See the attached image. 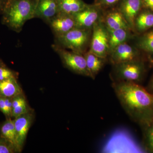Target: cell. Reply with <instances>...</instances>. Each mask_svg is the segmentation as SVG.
Segmentation results:
<instances>
[{"label": "cell", "mask_w": 153, "mask_h": 153, "mask_svg": "<svg viewBox=\"0 0 153 153\" xmlns=\"http://www.w3.org/2000/svg\"><path fill=\"white\" fill-rule=\"evenodd\" d=\"M115 94L129 117L143 126L153 118V94L141 84L112 82Z\"/></svg>", "instance_id": "1"}, {"label": "cell", "mask_w": 153, "mask_h": 153, "mask_svg": "<svg viewBox=\"0 0 153 153\" xmlns=\"http://www.w3.org/2000/svg\"><path fill=\"white\" fill-rule=\"evenodd\" d=\"M147 71L142 58L112 65L110 74L112 82H129L141 84Z\"/></svg>", "instance_id": "3"}, {"label": "cell", "mask_w": 153, "mask_h": 153, "mask_svg": "<svg viewBox=\"0 0 153 153\" xmlns=\"http://www.w3.org/2000/svg\"><path fill=\"white\" fill-rule=\"evenodd\" d=\"M22 94L23 91L17 82L16 77L0 81L1 96L13 98Z\"/></svg>", "instance_id": "18"}, {"label": "cell", "mask_w": 153, "mask_h": 153, "mask_svg": "<svg viewBox=\"0 0 153 153\" xmlns=\"http://www.w3.org/2000/svg\"><path fill=\"white\" fill-rule=\"evenodd\" d=\"M143 8L148 9L153 12V0H142Z\"/></svg>", "instance_id": "28"}, {"label": "cell", "mask_w": 153, "mask_h": 153, "mask_svg": "<svg viewBox=\"0 0 153 153\" xmlns=\"http://www.w3.org/2000/svg\"><path fill=\"white\" fill-rule=\"evenodd\" d=\"M13 77H15L13 71L4 66H0V81Z\"/></svg>", "instance_id": "25"}, {"label": "cell", "mask_w": 153, "mask_h": 153, "mask_svg": "<svg viewBox=\"0 0 153 153\" xmlns=\"http://www.w3.org/2000/svg\"><path fill=\"white\" fill-rule=\"evenodd\" d=\"M92 29L76 27L65 34L57 36V40L63 47L84 55L90 46Z\"/></svg>", "instance_id": "4"}, {"label": "cell", "mask_w": 153, "mask_h": 153, "mask_svg": "<svg viewBox=\"0 0 153 153\" xmlns=\"http://www.w3.org/2000/svg\"><path fill=\"white\" fill-rule=\"evenodd\" d=\"M4 97L5 103L9 116H11L12 110H13V104H12V98L10 97Z\"/></svg>", "instance_id": "27"}, {"label": "cell", "mask_w": 153, "mask_h": 153, "mask_svg": "<svg viewBox=\"0 0 153 153\" xmlns=\"http://www.w3.org/2000/svg\"><path fill=\"white\" fill-rule=\"evenodd\" d=\"M152 28H153V12L143 8L135 20L134 33H143Z\"/></svg>", "instance_id": "16"}, {"label": "cell", "mask_w": 153, "mask_h": 153, "mask_svg": "<svg viewBox=\"0 0 153 153\" xmlns=\"http://www.w3.org/2000/svg\"><path fill=\"white\" fill-rule=\"evenodd\" d=\"M59 13L73 16L82 10L88 4L82 0H57Z\"/></svg>", "instance_id": "19"}, {"label": "cell", "mask_w": 153, "mask_h": 153, "mask_svg": "<svg viewBox=\"0 0 153 153\" xmlns=\"http://www.w3.org/2000/svg\"><path fill=\"white\" fill-rule=\"evenodd\" d=\"M102 20L108 30L126 29L131 30L122 14L116 7L106 12L104 11Z\"/></svg>", "instance_id": "13"}, {"label": "cell", "mask_w": 153, "mask_h": 153, "mask_svg": "<svg viewBox=\"0 0 153 153\" xmlns=\"http://www.w3.org/2000/svg\"><path fill=\"white\" fill-rule=\"evenodd\" d=\"M59 13L57 0H36L35 17L49 22Z\"/></svg>", "instance_id": "11"}, {"label": "cell", "mask_w": 153, "mask_h": 153, "mask_svg": "<svg viewBox=\"0 0 153 153\" xmlns=\"http://www.w3.org/2000/svg\"><path fill=\"white\" fill-rule=\"evenodd\" d=\"M16 148L4 138L0 136V153H18Z\"/></svg>", "instance_id": "22"}, {"label": "cell", "mask_w": 153, "mask_h": 153, "mask_svg": "<svg viewBox=\"0 0 153 153\" xmlns=\"http://www.w3.org/2000/svg\"><path fill=\"white\" fill-rule=\"evenodd\" d=\"M122 0H96L95 3L101 6L104 10L117 5Z\"/></svg>", "instance_id": "24"}, {"label": "cell", "mask_w": 153, "mask_h": 153, "mask_svg": "<svg viewBox=\"0 0 153 153\" xmlns=\"http://www.w3.org/2000/svg\"><path fill=\"white\" fill-rule=\"evenodd\" d=\"M34 114L32 111L20 116L14 120L17 148L19 153L23 149L29 130L34 120Z\"/></svg>", "instance_id": "9"}, {"label": "cell", "mask_w": 153, "mask_h": 153, "mask_svg": "<svg viewBox=\"0 0 153 153\" xmlns=\"http://www.w3.org/2000/svg\"><path fill=\"white\" fill-rule=\"evenodd\" d=\"M36 0H8L2 13L4 25L16 32L26 22L35 18Z\"/></svg>", "instance_id": "2"}, {"label": "cell", "mask_w": 153, "mask_h": 153, "mask_svg": "<svg viewBox=\"0 0 153 153\" xmlns=\"http://www.w3.org/2000/svg\"><path fill=\"white\" fill-rule=\"evenodd\" d=\"M50 26L57 36L65 34L76 25L73 16L59 13L50 21Z\"/></svg>", "instance_id": "12"}, {"label": "cell", "mask_w": 153, "mask_h": 153, "mask_svg": "<svg viewBox=\"0 0 153 153\" xmlns=\"http://www.w3.org/2000/svg\"><path fill=\"white\" fill-rule=\"evenodd\" d=\"M134 33L135 20L143 9L142 0H122L116 6Z\"/></svg>", "instance_id": "10"}, {"label": "cell", "mask_w": 153, "mask_h": 153, "mask_svg": "<svg viewBox=\"0 0 153 153\" xmlns=\"http://www.w3.org/2000/svg\"><path fill=\"white\" fill-rule=\"evenodd\" d=\"M27 102L23 94L17 95L12 98L13 108Z\"/></svg>", "instance_id": "26"}, {"label": "cell", "mask_w": 153, "mask_h": 153, "mask_svg": "<svg viewBox=\"0 0 153 153\" xmlns=\"http://www.w3.org/2000/svg\"><path fill=\"white\" fill-rule=\"evenodd\" d=\"M0 136L13 145L18 151L13 120L9 118L0 126Z\"/></svg>", "instance_id": "20"}, {"label": "cell", "mask_w": 153, "mask_h": 153, "mask_svg": "<svg viewBox=\"0 0 153 153\" xmlns=\"http://www.w3.org/2000/svg\"><path fill=\"white\" fill-rule=\"evenodd\" d=\"M146 88L148 91L153 94V74L148 83L147 86Z\"/></svg>", "instance_id": "30"}, {"label": "cell", "mask_w": 153, "mask_h": 153, "mask_svg": "<svg viewBox=\"0 0 153 153\" xmlns=\"http://www.w3.org/2000/svg\"><path fill=\"white\" fill-rule=\"evenodd\" d=\"M108 30L109 37V54L114 48L119 45L128 42L131 39H132L134 35L133 33L134 32L129 29Z\"/></svg>", "instance_id": "14"}, {"label": "cell", "mask_w": 153, "mask_h": 153, "mask_svg": "<svg viewBox=\"0 0 153 153\" xmlns=\"http://www.w3.org/2000/svg\"><path fill=\"white\" fill-rule=\"evenodd\" d=\"M8 0H0V13H2Z\"/></svg>", "instance_id": "31"}, {"label": "cell", "mask_w": 153, "mask_h": 153, "mask_svg": "<svg viewBox=\"0 0 153 153\" xmlns=\"http://www.w3.org/2000/svg\"><path fill=\"white\" fill-rule=\"evenodd\" d=\"M140 51L137 47L126 42L114 48L110 53L108 60L112 65L136 60L142 58Z\"/></svg>", "instance_id": "8"}, {"label": "cell", "mask_w": 153, "mask_h": 153, "mask_svg": "<svg viewBox=\"0 0 153 153\" xmlns=\"http://www.w3.org/2000/svg\"><path fill=\"white\" fill-rule=\"evenodd\" d=\"M104 12V9L96 3L88 4L85 8L73 15L76 27L92 29L96 23L102 19Z\"/></svg>", "instance_id": "6"}, {"label": "cell", "mask_w": 153, "mask_h": 153, "mask_svg": "<svg viewBox=\"0 0 153 153\" xmlns=\"http://www.w3.org/2000/svg\"><path fill=\"white\" fill-rule=\"evenodd\" d=\"M31 111V109L27 102L19 105L16 107L14 108L12 110L11 116L15 118L18 117L20 116L27 113Z\"/></svg>", "instance_id": "23"}, {"label": "cell", "mask_w": 153, "mask_h": 153, "mask_svg": "<svg viewBox=\"0 0 153 153\" xmlns=\"http://www.w3.org/2000/svg\"><path fill=\"white\" fill-rule=\"evenodd\" d=\"M56 49L66 68L75 74L89 77L83 55L57 47Z\"/></svg>", "instance_id": "7"}, {"label": "cell", "mask_w": 153, "mask_h": 153, "mask_svg": "<svg viewBox=\"0 0 153 153\" xmlns=\"http://www.w3.org/2000/svg\"><path fill=\"white\" fill-rule=\"evenodd\" d=\"M102 19L92 28L88 51L99 57L108 58L109 54L108 31Z\"/></svg>", "instance_id": "5"}, {"label": "cell", "mask_w": 153, "mask_h": 153, "mask_svg": "<svg viewBox=\"0 0 153 153\" xmlns=\"http://www.w3.org/2000/svg\"><path fill=\"white\" fill-rule=\"evenodd\" d=\"M0 111H1L2 112H3V113L7 116L9 117L8 113L7 110L4 100V97L1 96H0Z\"/></svg>", "instance_id": "29"}, {"label": "cell", "mask_w": 153, "mask_h": 153, "mask_svg": "<svg viewBox=\"0 0 153 153\" xmlns=\"http://www.w3.org/2000/svg\"><path fill=\"white\" fill-rule=\"evenodd\" d=\"M0 66H1V65H0Z\"/></svg>", "instance_id": "32"}, {"label": "cell", "mask_w": 153, "mask_h": 153, "mask_svg": "<svg viewBox=\"0 0 153 153\" xmlns=\"http://www.w3.org/2000/svg\"><path fill=\"white\" fill-rule=\"evenodd\" d=\"M86 61V66L89 77L94 79L104 67L108 58H103L95 55L89 51L83 55Z\"/></svg>", "instance_id": "15"}, {"label": "cell", "mask_w": 153, "mask_h": 153, "mask_svg": "<svg viewBox=\"0 0 153 153\" xmlns=\"http://www.w3.org/2000/svg\"><path fill=\"white\" fill-rule=\"evenodd\" d=\"M136 47L146 54L149 63L153 66V28L143 33L137 38Z\"/></svg>", "instance_id": "17"}, {"label": "cell", "mask_w": 153, "mask_h": 153, "mask_svg": "<svg viewBox=\"0 0 153 153\" xmlns=\"http://www.w3.org/2000/svg\"><path fill=\"white\" fill-rule=\"evenodd\" d=\"M143 132V145L146 151L153 153V118L141 127Z\"/></svg>", "instance_id": "21"}]
</instances>
